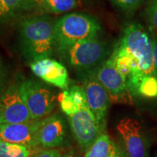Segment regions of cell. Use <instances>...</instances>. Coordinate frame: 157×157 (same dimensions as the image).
<instances>
[{
  "mask_svg": "<svg viewBox=\"0 0 157 157\" xmlns=\"http://www.w3.org/2000/svg\"><path fill=\"white\" fill-rule=\"evenodd\" d=\"M143 0H112L113 3L124 11H134L140 7Z\"/></svg>",
  "mask_w": 157,
  "mask_h": 157,
  "instance_id": "cell-21",
  "label": "cell"
},
{
  "mask_svg": "<svg viewBox=\"0 0 157 157\" xmlns=\"http://www.w3.org/2000/svg\"><path fill=\"white\" fill-rule=\"evenodd\" d=\"M118 44L138 60L143 75H154L152 39L142 25L136 23L127 25Z\"/></svg>",
  "mask_w": 157,
  "mask_h": 157,
  "instance_id": "cell-3",
  "label": "cell"
},
{
  "mask_svg": "<svg viewBox=\"0 0 157 157\" xmlns=\"http://www.w3.org/2000/svg\"><path fill=\"white\" fill-rule=\"evenodd\" d=\"M30 157H36V155H34V156H33V155H31Z\"/></svg>",
  "mask_w": 157,
  "mask_h": 157,
  "instance_id": "cell-28",
  "label": "cell"
},
{
  "mask_svg": "<svg viewBox=\"0 0 157 157\" xmlns=\"http://www.w3.org/2000/svg\"><path fill=\"white\" fill-rule=\"evenodd\" d=\"M25 103L32 120L46 118L56 107V96L44 84L33 80L22 82Z\"/></svg>",
  "mask_w": 157,
  "mask_h": 157,
  "instance_id": "cell-6",
  "label": "cell"
},
{
  "mask_svg": "<svg viewBox=\"0 0 157 157\" xmlns=\"http://www.w3.org/2000/svg\"><path fill=\"white\" fill-rule=\"evenodd\" d=\"M36 157H63L58 149L51 148L41 151L36 155Z\"/></svg>",
  "mask_w": 157,
  "mask_h": 157,
  "instance_id": "cell-23",
  "label": "cell"
},
{
  "mask_svg": "<svg viewBox=\"0 0 157 157\" xmlns=\"http://www.w3.org/2000/svg\"><path fill=\"white\" fill-rule=\"evenodd\" d=\"M83 87L88 106L104 132L106 127L108 110L111 102L106 90L96 76V71L90 73L84 79Z\"/></svg>",
  "mask_w": 157,
  "mask_h": 157,
  "instance_id": "cell-11",
  "label": "cell"
},
{
  "mask_svg": "<svg viewBox=\"0 0 157 157\" xmlns=\"http://www.w3.org/2000/svg\"><path fill=\"white\" fill-rule=\"evenodd\" d=\"M7 81V72L4 65L0 59V95L4 91V88Z\"/></svg>",
  "mask_w": 157,
  "mask_h": 157,
  "instance_id": "cell-24",
  "label": "cell"
},
{
  "mask_svg": "<svg viewBox=\"0 0 157 157\" xmlns=\"http://www.w3.org/2000/svg\"><path fill=\"white\" fill-rule=\"evenodd\" d=\"M145 17L151 34L157 37V0H148Z\"/></svg>",
  "mask_w": 157,
  "mask_h": 157,
  "instance_id": "cell-20",
  "label": "cell"
},
{
  "mask_svg": "<svg viewBox=\"0 0 157 157\" xmlns=\"http://www.w3.org/2000/svg\"><path fill=\"white\" fill-rule=\"evenodd\" d=\"M119 152V148L111 137L103 133L86 151L84 157H117Z\"/></svg>",
  "mask_w": 157,
  "mask_h": 157,
  "instance_id": "cell-16",
  "label": "cell"
},
{
  "mask_svg": "<svg viewBox=\"0 0 157 157\" xmlns=\"http://www.w3.org/2000/svg\"><path fill=\"white\" fill-rule=\"evenodd\" d=\"M101 27L95 17L85 13H68L56 22V50L60 56L80 41L98 37Z\"/></svg>",
  "mask_w": 157,
  "mask_h": 157,
  "instance_id": "cell-2",
  "label": "cell"
},
{
  "mask_svg": "<svg viewBox=\"0 0 157 157\" xmlns=\"http://www.w3.org/2000/svg\"><path fill=\"white\" fill-rule=\"evenodd\" d=\"M117 157H128V156H127L126 153H124L123 151H121L119 149V154H118Z\"/></svg>",
  "mask_w": 157,
  "mask_h": 157,
  "instance_id": "cell-27",
  "label": "cell"
},
{
  "mask_svg": "<svg viewBox=\"0 0 157 157\" xmlns=\"http://www.w3.org/2000/svg\"><path fill=\"white\" fill-rule=\"evenodd\" d=\"M45 0H23L22 13L23 12H39Z\"/></svg>",
  "mask_w": 157,
  "mask_h": 157,
  "instance_id": "cell-22",
  "label": "cell"
},
{
  "mask_svg": "<svg viewBox=\"0 0 157 157\" xmlns=\"http://www.w3.org/2000/svg\"><path fill=\"white\" fill-rule=\"evenodd\" d=\"M74 138L82 151H87L103 131L89 106L68 117Z\"/></svg>",
  "mask_w": 157,
  "mask_h": 157,
  "instance_id": "cell-8",
  "label": "cell"
},
{
  "mask_svg": "<svg viewBox=\"0 0 157 157\" xmlns=\"http://www.w3.org/2000/svg\"><path fill=\"white\" fill-rule=\"evenodd\" d=\"M107 55V45L96 37L76 42L61 56L74 69L94 72V68L103 64Z\"/></svg>",
  "mask_w": 157,
  "mask_h": 157,
  "instance_id": "cell-4",
  "label": "cell"
},
{
  "mask_svg": "<svg viewBox=\"0 0 157 157\" xmlns=\"http://www.w3.org/2000/svg\"><path fill=\"white\" fill-rule=\"evenodd\" d=\"M128 157H148V143L140 123L132 118H123L117 125Z\"/></svg>",
  "mask_w": 157,
  "mask_h": 157,
  "instance_id": "cell-9",
  "label": "cell"
},
{
  "mask_svg": "<svg viewBox=\"0 0 157 157\" xmlns=\"http://www.w3.org/2000/svg\"><path fill=\"white\" fill-rule=\"evenodd\" d=\"M32 149L0 140V157H30Z\"/></svg>",
  "mask_w": 157,
  "mask_h": 157,
  "instance_id": "cell-19",
  "label": "cell"
},
{
  "mask_svg": "<svg viewBox=\"0 0 157 157\" xmlns=\"http://www.w3.org/2000/svg\"><path fill=\"white\" fill-rule=\"evenodd\" d=\"M78 0H45L39 13L41 14L60 15L77 7Z\"/></svg>",
  "mask_w": 157,
  "mask_h": 157,
  "instance_id": "cell-18",
  "label": "cell"
},
{
  "mask_svg": "<svg viewBox=\"0 0 157 157\" xmlns=\"http://www.w3.org/2000/svg\"><path fill=\"white\" fill-rule=\"evenodd\" d=\"M63 157H78L77 154H76L75 151L74 149H71V150L68 151L66 153L63 155Z\"/></svg>",
  "mask_w": 157,
  "mask_h": 157,
  "instance_id": "cell-26",
  "label": "cell"
},
{
  "mask_svg": "<svg viewBox=\"0 0 157 157\" xmlns=\"http://www.w3.org/2000/svg\"><path fill=\"white\" fill-rule=\"evenodd\" d=\"M96 76L106 90L111 103L133 104V96L125 76L119 73L113 63L108 59L96 71Z\"/></svg>",
  "mask_w": 157,
  "mask_h": 157,
  "instance_id": "cell-7",
  "label": "cell"
},
{
  "mask_svg": "<svg viewBox=\"0 0 157 157\" xmlns=\"http://www.w3.org/2000/svg\"><path fill=\"white\" fill-rule=\"evenodd\" d=\"M44 119L0 124V140L33 149L39 146L38 135Z\"/></svg>",
  "mask_w": 157,
  "mask_h": 157,
  "instance_id": "cell-10",
  "label": "cell"
},
{
  "mask_svg": "<svg viewBox=\"0 0 157 157\" xmlns=\"http://www.w3.org/2000/svg\"><path fill=\"white\" fill-rule=\"evenodd\" d=\"M56 22L46 14L31 15L20 21V48L31 63L52 56L56 50Z\"/></svg>",
  "mask_w": 157,
  "mask_h": 157,
  "instance_id": "cell-1",
  "label": "cell"
},
{
  "mask_svg": "<svg viewBox=\"0 0 157 157\" xmlns=\"http://www.w3.org/2000/svg\"><path fill=\"white\" fill-rule=\"evenodd\" d=\"M156 157H157V156H156Z\"/></svg>",
  "mask_w": 157,
  "mask_h": 157,
  "instance_id": "cell-29",
  "label": "cell"
},
{
  "mask_svg": "<svg viewBox=\"0 0 157 157\" xmlns=\"http://www.w3.org/2000/svg\"><path fill=\"white\" fill-rule=\"evenodd\" d=\"M66 136V123L61 116L55 113L44 118L39 131V146L44 149L56 148L63 144Z\"/></svg>",
  "mask_w": 157,
  "mask_h": 157,
  "instance_id": "cell-13",
  "label": "cell"
},
{
  "mask_svg": "<svg viewBox=\"0 0 157 157\" xmlns=\"http://www.w3.org/2000/svg\"><path fill=\"white\" fill-rule=\"evenodd\" d=\"M58 101L63 112L68 117L87 107L88 104L83 87L74 85L58 96Z\"/></svg>",
  "mask_w": 157,
  "mask_h": 157,
  "instance_id": "cell-14",
  "label": "cell"
},
{
  "mask_svg": "<svg viewBox=\"0 0 157 157\" xmlns=\"http://www.w3.org/2000/svg\"><path fill=\"white\" fill-rule=\"evenodd\" d=\"M154 48V76L157 77V37L151 35Z\"/></svg>",
  "mask_w": 157,
  "mask_h": 157,
  "instance_id": "cell-25",
  "label": "cell"
},
{
  "mask_svg": "<svg viewBox=\"0 0 157 157\" xmlns=\"http://www.w3.org/2000/svg\"><path fill=\"white\" fill-rule=\"evenodd\" d=\"M127 85L133 97L148 99L157 98V77L154 75H143L127 80Z\"/></svg>",
  "mask_w": 157,
  "mask_h": 157,
  "instance_id": "cell-15",
  "label": "cell"
},
{
  "mask_svg": "<svg viewBox=\"0 0 157 157\" xmlns=\"http://www.w3.org/2000/svg\"><path fill=\"white\" fill-rule=\"evenodd\" d=\"M32 120L25 103L22 82L10 84L0 95V124Z\"/></svg>",
  "mask_w": 157,
  "mask_h": 157,
  "instance_id": "cell-5",
  "label": "cell"
},
{
  "mask_svg": "<svg viewBox=\"0 0 157 157\" xmlns=\"http://www.w3.org/2000/svg\"><path fill=\"white\" fill-rule=\"evenodd\" d=\"M23 0H0V33L18 19Z\"/></svg>",
  "mask_w": 157,
  "mask_h": 157,
  "instance_id": "cell-17",
  "label": "cell"
},
{
  "mask_svg": "<svg viewBox=\"0 0 157 157\" xmlns=\"http://www.w3.org/2000/svg\"><path fill=\"white\" fill-rule=\"evenodd\" d=\"M34 75L47 83L63 90H67L69 86L68 71L65 66L56 60L48 58L30 64Z\"/></svg>",
  "mask_w": 157,
  "mask_h": 157,
  "instance_id": "cell-12",
  "label": "cell"
}]
</instances>
